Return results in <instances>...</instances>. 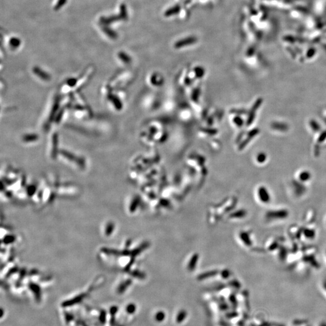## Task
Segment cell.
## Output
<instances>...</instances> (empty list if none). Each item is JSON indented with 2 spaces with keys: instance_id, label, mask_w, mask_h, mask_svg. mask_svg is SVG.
Listing matches in <instances>:
<instances>
[{
  "instance_id": "6da1fadb",
  "label": "cell",
  "mask_w": 326,
  "mask_h": 326,
  "mask_svg": "<svg viewBox=\"0 0 326 326\" xmlns=\"http://www.w3.org/2000/svg\"><path fill=\"white\" fill-rule=\"evenodd\" d=\"M117 231L116 223L111 219L104 221L101 226V236L106 238H111Z\"/></svg>"
},
{
  "instance_id": "7a4b0ae2",
  "label": "cell",
  "mask_w": 326,
  "mask_h": 326,
  "mask_svg": "<svg viewBox=\"0 0 326 326\" xmlns=\"http://www.w3.org/2000/svg\"><path fill=\"white\" fill-rule=\"evenodd\" d=\"M118 19V17L115 16H112L109 17H103L101 18V22L104 24H108L112 23L114 21H116Z\"/></svg>"
},
{
  "instance_id": "3957f363",
  "label": "cell",
  "mask_w": 326,
  "mask_h": 326,
  "mask_svg": "<svg viewBox=\"0 0 326 326\" xmlns=\"http://www.w3.org/2000/svg\"><path fill=\"white\" fill-rule=\"evenodd\" d=\"M103 30L109 38H113V39L117 38V33H115L114 31L112 30L109 27H103Z\"/></svg>"
},
{
  "instance_id": "277c9868",
  "label": "cell",
  "mask_w": 326,
  "mask_h": 326,
  "mask_svg": "<svg viewBox=\"0 0 326 326\" xmlns=\"http://www.w3.org/2000/svg\"><path fill=\"white\" fill-rule=\"evenodd\" d=\"M21 44V41L18 38H12L9 41V45L13 48H17Z\"/></svg>"
},
{
  "instance_id": "5b68a950",
  "label": "cell",
  "mask_w": 326,
  "mask_h": 326,
  "mask_svg": "<svg viewBox=\"0 0 326 326\" xmlns=\"http://www.w3.org/2000/svg\"><path fill=\"white\" fill-rule=\"evenodd\" d=\"M260 195V199H262V200L264 201V202H268V201L269 200V195L268 194V193L267 192V191L266 190H262L260 191V193H259Z\"/></svg>"
},
{
  "instance_id": "8992f818",
  "label": "cell",
  "mask_w": 326,
  "mask_h": 326,
  "mask_svg": "<svg viewBox=\"0 0 326 326\" xmlns=\"http://www.w3.org/2000/svg\"><path fill=\"white\" fill-rule=\"evenodd\" d=\"M66 2V0H59L58 2H57L56 5V7H55V9L56 10H58L61 7H62L64 5V4Z\"/></svg>"
},
{
  "instance_id": "52a82bcc",
  "label": "cell",
  "mask_w": 326,
  "mask_h": 326,
  "mask_svg": "<svg viewBox=\"0 0 326 326\" xmlns=\"http://www.w3.org/2000/svg\"><path fill=\"white\" fill-rule=\"evenodd\" d=\"M120 12L122 15V17L125 18L126 16V11L125 7L124 6H122L120 7Z\"/></svg>"
}]
</instances>
